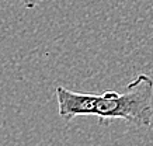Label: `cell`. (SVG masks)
Wrapping results in <instances>:
<instances>
[{"instance_id":"6da1fadb","label":"cell","mask_w":153,"mask_h":146,"mask_svg":"<svg viewBox=\"0 0 153 146\" xmlns=\"http://www.w3.org/2000/svg\"><path fill=\"white\" fill-rule=\"evenodd\" d=\"M94 117L100 122L122 119L135 127H149L153 118V79L140 73L122 93L105 90L98 94Z\"/></svg>"},{"instance_id":"7a4b0ae2","label":"cell","mask_w":153,"mask_h":146,"mask_svg":"<svg viewBox=\"0 0 153 146\" xmlns=\"http://www.w3.org/2000/svg\"><path fill=\"white\" fill-rule=\"evenodd\" d=\"M56 100H58V111L59 115L66 122L80 115H94L96 114V103L98 94L91 93H77L66 89L63 86H58L55 89Z\"/></svg>"},{"instance_id":"3957f363","label":"cell","mask_w":153,"mask_h":146,"mask_svg":"<svg viewBox=\"0 0 153 146\" xmlns=\"http://www.w3.org/2000/svg\"><path fill=\"white\" fill-rule=\"evenodd\" d=\"M21 1H23V4L27 9H35L39 4V1H42V0H21Z\"/></svg>"}]
</instances>
